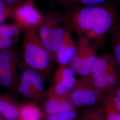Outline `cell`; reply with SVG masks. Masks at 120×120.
<instances>
[{
	"label": "cell",
	"instance_id": "1",
	"mask_svg": "<svg viewBox=\"0 0 120 120\" xmlns=\"http://www.w3.org/2000/svg\"><path fill=\"white\" fill-rule=\"evenodd\" d=\"M65 16L64 26L77 38L83 37L98 46L116 26V5L109 1L101 4L76 7Z\"/></svg>",
	"mask_w": 120,
	"mask_h": 120
},
{
	"label": "cell",
	"instance_id": "2",
	"mask_svg": "<svg viewBox=\"0 0 120 120\" xmlns=\"http://www.w3.org/2000/svg\"><path fill=\"white\" fill-rule=\"evenodd\" d=\"M23 52L29 68L37 72L42 77L47 75L52 59L40 40L38 29L26 31Z\"/></svg>",
	"mask_w": 120,
	"mask_h": 120
},
{
	"label": "cell",
	"instance_id": "3",
	"mask_svg": "<svg viewBox=\"0 0 120 120\" xmlns=\"http://www.w3.org/2000/svg\"><path fill=\"white\" fill-rule=\"evenodd\" d=\"M64 15L50 11L43 15L42 21L38 29L40 40L52 60L55 59L56 52L64 38Z\"/></svg>",
	"mask_w": 120,
	"mask_h": 120
},
{
	"label": "cell",
	"instance_id": "4",
	"mask_svg": "<svg viewBox=\"0 0 120 120\" xmlns=\"http://www.w3.org/2000/svg\"><path fill=\"white\" fill-rule=\"evenodd\" d=\"M98 93L88 76L77 79L66 97L76 107L92 106L98 102Z\"/></svg>",
	"mask_w": 120,
	"mask_h": 120
},
{
	"label": "cell",
	"instance_id": "5",
	"mask_svg": "<svg viewBox=\"0 0 120 120\" xmlns=\"http://www.w3.org/2000/svg\"><path fill=\"white\" fill-rule=\"evenodd\" d=\"M13 15L16 24L20 29L26 31L38 29L43 17L36 8L33 0H27L16 7L13 11Z\"/></svg>",
	"mask_w": 120,
	"mask_h": 120
},
{
	"label": "cell",
	"instance_id": "6",
	"mask_svg": "<svg viewBox=\"0 0 120 120\" xmlns=\"http://www.w3.org/2000/svg\"><path fill=\"white\" fill-rule=\"evenodd\" d=\"M77 79L68 65H59L49 90V98L63 99L74 86Z\"/></svg>",
	"mask_w": 120,
	"mask_h": 120
},
{
	"label": "cell",
	"instance_id": "7",
	"mask_svg": "<svg viewBox=\"0 0 120 120\" xmlns=\"http://www.w3.org/2000/svg\"><path fill=\"white\" fill-rule=\"evenodd\" d=\"M16 60L12 52L7 50L0 52V84L11 89L16 82Z\"/></svg>",
	"mask_w": 120,
	"mask_h": 120
},
{
	"label": "cell",
	"instance_id": "8",
	"mask_svg": "<svg viewBox=\"0 0 120 120\" xmlns=\"http://www.w3.org/2000/svg\"><path fill=\"white\" fill-rule=\"evenodd\" d=\"M111 64L107 55L98 56L93 65L90 77L95 89L99 93L109 89L106 79V72Z\"/></svg>",
	"mask_w": 120,
	"mask_h": 120
},
{
	"label": "cell",
	"instance_id": "9",
	"mask_svg": "<svg viewBox=\"0 0 120 120\" xmlns=\"http://www.w3.org/2000/svg\"><path fill=\"white\" fill-rule=\"evenodd\" d=\"M65 27V26H64ZM65 28L64 38L56 52L55 59L59 65H68L74 56L77 46L73 33Z\"/></svg>",
	"mask_w": 120,
	"mask_h": 120
},
{
	"label": "cell",
	"instance_id": "10",
	"mask_svg": "<svg viewBox=\"0 0 120 120\" xmlns=\"http://www.w3.org/2000/svg\"><path fill=\"white\" fill-rule=\"evenodd\" d=\"M42 78L39 73L30 68L24 69L22 73L21 79L29 84L35 99L41 98L45 94Z\"/></svg>",
	"mask_w": 120,
	"mask_h": 120
},
{
	"label": "cell",
	"instance_id": "11",
	"mask_svg": "<svg viewBox=\"0 0 120 120\" xmlns=\"http://www.w3.org/2000/svg\"><path fill=\"white\" fill-rule=\"evenodd\" d=\"M75 106L67 98L56 99L49 98L44 105V110L48 115L70 111H75Z\"/></svg>",
	"mask_w": 120,
	"mask_h": 120
},
{
	"label": "cell",
	"instance_id": "12",
	"mask_svg": "<svg viewBox=\"0 0 120 120\" xmlns=\"http://www.w3.org/2000/svg\"><path fill=\"white\" fill-rule=\"evenodd\" d=\"M20 105L11 96L0 95V115L5 120H18Z\"/></svg>",
	"mask_w": 120,
	"mask_h": 120
},
{
	"label": "cell",
	"instance_id": "13",
	"mask_svg": "<svg viewBox=\"0 0 120 120\" xmlns=\"http://www.w3.org/2000/svg\"><path fill=\"white\" fill-rule=\"evenodd\" d=\"M98 46L90 42L86 49L78 74L81 77L90 76L93 65L98 56L97 52Z\"/></svg>",
	"mask_w": 120,
	"mask_h": 120
},
{
	"label": "cell",
	"instance_id": "14",
	"mask_svg": "<svg viewBox=\"0 0 120 120\" xmlns=\"http://www.w3.org/2000/svg\"><path fill=\"white\" fill-rule=\"evenodd\" d=\"M90 41L83 37L77 38L76 52L68 66L75 74H78L87 47Z\"/></svg>",
	"mask_w": 120,
	"mask_h": 120
},
{
	"label": "cell",
	"instance_id": "15",
	"mask_svg": "<svg viewBox=\"0 0 120 120\" xmlns=\"http://www.w3.org/2000/svg\"><path fill=\"white\" fill-rule=\"evenodd\" d=\"M43 113L35 103H22L20 105L18 120H41Z\"/></svg>",
	"mask_w": 120,
	"mask_h": 120
},
{
	"label": "cell",
	"instance_id": "16",
	"mask_svg": "<svg viewBox=\"0 0 120 120\" xmlns=\"http://www.w3.org/2000/svg\"><path fill=\"white\" fill-rule=\"evenodd\" d=\"M111 46L114 59L120 66V25L111 32Z\"/></svg>",
	"mask_w": 120,
	"mask_h": 120
},
{
	"label": "cell",
	"instance_id": "17",
	"mask_svg": "<svg viewBox=\"0 0 120 120\" xmlns=\"http://www.w3.org/2000/svg\"><path fill=\"white\" fill-rule=\"evenodd\" d=\"M56 3L66 8L76 7L78 5H94L101 4L108 0H53Z\"/></svg>",
	"mask_w": 120,
	"mask_h": 120
},
{
	"label": "cell",
	"instance_id": "18",
	"mask_svg": "<svg viewBox=\"0 0 120 120\" xmlns=\"http://www.w3.org/2000/svg\"><path fill=\"white\" fill-rule=\"evenodd\" d=\"M20 28L16 24L0 26V38H12L17 35Z\"/></svg>",
	"mask_w": 120,
	"mask_h": 120
},
{
	"label": "cell",
	"instance_id": "19",
	"mask_svg": "<svg viewBox=\"0 0 120 120\" xmlns=\"http://www.w3.org/2000/svg\"><path fill=\"white\" fill-rule=\"evenodd\" d=\"M82 120H106L105 114L101 109H90L84 112Z\"/></svg>",
	"mask_w": 120,
	"mask_h": 120
},
{
	"label": "cell",
	"instance_id": "20",
	"mask_svg": "<svg viewBox=\"0 0 120 120\" xmlns=\"http://www.w3.org/2000/svg\"><path fill=\"white\" fill-rule=\"evenodd\" d=\"M76 117L75 111H70L48 115L45 120H73Z\"/></svg>",
	"mask_w": 120,
	"mask_h": 120
},
{
	"label": "cell",
	"instance_id": "21",
	"mask_svg": "<svg viewBox=\"0 0 120 120\" xmlns=\"http://www.w3.org/2000/svg\"><path fill=\"white\" fill-rule=\"evenodd\" d=\"M105 113L106 120H120V113L116 110L112 102L107 103Z\"/></svg>",
	"mask_w": 120,
	"mask_h": 120
},
{
	"label": "cell",
	"instance_id": "22",
	"mask_svg": "<svg viewBox=\"0 0 120 120\" xmlns=\"http://www.w3.org/2000/svg\"><path fill=\"white\" fill-rule=\"evenodd\" d=\"M12 9L4 0H0V24L2 23L12 12Z\"/></svg>",
	"mask_w": 120,
	"mask_h": 120
},
{
	"label": "cell",
	"instance_id": "23",
	"mask_svg": "<svg viewBox=\"0 0 120 120\" xmlns=\"http://www.w3.org/2000/svg\"><path fill=\"white\" fill-rule=\"evenodd\" d=\"M12 38H0V50H4L9 47L13 43Z\"/></svg>",
	"mask_w": 120,
	"mask_h": 120
},
{
	"label": "cell",
	"instance_id": "24",
	"mask_svg": "<svg viewBox=\"0 0 120 120\" xmlns=\"http://www.w3.org/2000/svg\"><path fill=\"white\" fill-rule=\"evenodd\" d=\"M112 103L116 110L120 113V98L115 95L112 98Z\"/></svg>",
	"mask_w": 120,
	"mask_h": 120
},
{
	"label": "cell",
	"instance_id": "25",
	"mask_svg": "<svg viewBox=\"0 0 120 120\" xmlns=\"http://www.w3.org/2000/svg\"><path fill=\"white\" fill-rule=\"evenodd\" d=\"M4 1L9 6H12L17 4L21 0H4Z\"/></svg>",
	"mask_w": 120,
	"mask_h": 120
},
{
	"label": "cell",
	"instance_id": "26",
	"mask_svg": "<svg viewBox=\"0 0 120 120\" xmlns=\"http://www.w3.org/2000/svg\"><path fill=\"white\" fill-rule=\"evenodd\" d=\"M115 94L120 98V86L117 87L114 91Z\"/></svg>",
	"mask_w": 120,
	"mask_h": 120
},
{
	"label": "cell",
	"instance_id": "27",
	"mask_svg": "<svg viewBox=\"0 0 120 120\" xmlns=\"http://www.w3.org/2000/svg\"><path fill=\"white\" fill-rule=\"evenodd\" d=\"M0 120H5L4 118L0 115Z\"/></svg>",
	"mask_w": 120,
	"mask_h": 120
}]
</instances>
